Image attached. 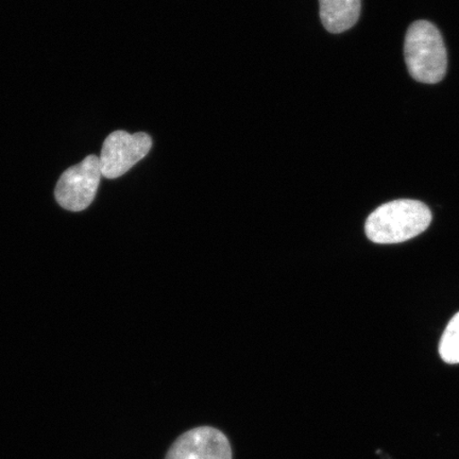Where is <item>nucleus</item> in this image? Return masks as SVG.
Returning <instances> with one entry per match:
<instances>
[{
	"instance_id": "obj_5",
	"label": "nucleus",
	"mask_w": 459,
	"mask_h": 459,
	"mask_svg": "<svg viewBox=\"0 0 459 459\" xmlns=\"http://www.w3.org/2000/svg\"><path fill=\"white\" fill-rule=\"evenodd\" d=\"M165 459H232V449L220 429L200 427L181 435Z\"/></svg>"
},
{
	"instance_id": "obj_6",
	"label": "nucleus",
	"mask_w": 459,
	"mask_h": 459,
	"mask_svg": "<svg viewBox=\"0 0 459 459\" xmlns=\"http://www.w3.org/2000/svg\"><path fill=\"white\" fill-rule=\"evenodd\" d=\"M320 19L331 33H342L359 21L360 0H319Z\"/></svg>"
},
{
	"instance_id": "obj_7",
	"label": "nucleus",
	"mask_w": 459,
	"mask_h": 459,
	"mask_svg": "<svg viewBox=\"0 0 459 459\" xmlns=\"http://www.w3.org/2000/svg\"><path fill=\"white\" fill-rule=\"evenodd\" d=\"M439 354L446 364H459V313L446 325L439 343Z\"/></svg>"
},
{
	"instance_id": "obj_2",
	"label": "nucleus",
	"mask_w": 459,
	"mask_h": 459,
	"mask_svg": "<svg viewBox=\"0 0 459 459\" xmlns=\"http://www.w3.org/2000/svg\"><path fill=\"white\" fill-rule=\"evenodd\" d=\"M404 56L407 70L418 82L436 84L445 78L446 48L443 36L432 22H412L405 37Z\"/></svg>"
},
{
	"instance_id": "obj_4",
	"label": "nucleus",
	"mask_w": 459,
	"mask_h": 459,
	"mask_svg": "<svg viewBox=\"0 0 459 459\" xmlns=\"http://www.w3.org/2000/svg\"><path fill=\"white\" fill-rule=\"evenodd\" d=\"M152 137L143 132L130 134L124 130L114 131L103 143L100 160L102 176L117 179L145 158L152 151Z\"/></svg>"
},
{
	"instance_id": "obj_3",
	"label": "nucleus",
	"mask_w": 459,
	"mask_h": 459,
	"mask_svg": "<svg viewBox=\"0 0 459 459\" xmlns=\"http://www.w3.org/2000/svg\"><path fill=\"white\" fill-rule=\"evenodd\" d=\"M101 177L100 160L91 154L63 172L55 189L56 203L71 212L88 209L95 199Z\"/></svg>"
},
{
	"instance_id": "obj_1",
	"label": "nucleus",
	"mask_w": 459,
	"mask_h": 459,
	"mask_svg": "<svg viewBox=\"0 0 459 459\" xmlns=\"http://www.w3.org/2000/svg\"><path fill=\"white\" fill-rule=\"evenodd\" d=\"M432 213L421 201L401 199L377 208L366 221V234L376 244H398L426 231Z\"/></svg>"
}]
</instances>
